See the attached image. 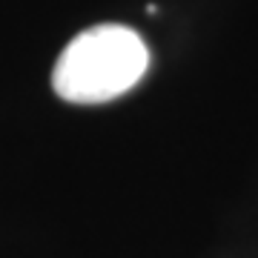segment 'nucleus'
I'll return each instance as SVG.
<instances>
[{
  "instance_id": "obj_1",
  "label": "nucleus",
  "mask_w": 258,
  "mask_h": 258,
  "mask_svg": "<svg viewBox=\"0 0 258 258\" xmlns=\"http://www.w3.org/2000/svg\"><path fill=\"white\" fill-rule=\"evenodd\" d=\"M149 69V49L135 29L101 23L75 35L52 72V89L69 103H106L126 95Z\"/></svg>"
}]
</instances>
